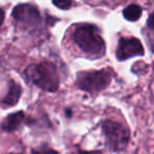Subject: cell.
<instances>
[{
  "mask_svg": "<svg viewBox=\"0 0 154 154\" xmlns=\"http://www.w3.org/2000/svg\"><path fill=\"white\" fill-rule=\"evenodd\" d=\"M153 69H154V64H153Z\"/></svg>",
  "mask_w": 154,
  "mask_h": 154,
  "instance_id": "obj_14",
  "label": "cell"
},
{
  "mask_svg": "<svg viewBox=\"0 0 154 154\" xmlns=\"http://www.w3.org/2000/svg\"><path fill=\"white\" fill-rule=\"evenodd\" d=\"M106 145L111 151H122L127 147L130 133L122 123L112 120H105L102 125Z\"/></svg>",
  "mask_w": 154,
  "mask_h": 154,
  "instance_id": "obj_3",
  "label": "cell"
},
{
  "mask_svg": "<svg viewBox=\"0 0 154 154\" xmlns=\"http://www.w3.org/2000/svg\"><path fill=\"white\" fill-rule=\"evenodd\" d=\"M111 81V73L107 70L81 72L77 75V84L89 93H97L106 89Z\"/></svg>",
  "mask_w": 154,
  "mask_h": 154,
  "instance_id": "obj_4",
  "label": "cell"
},
{
  "mask_svg": "<svg viewBox=\"0 0 154 154\" xmlns=\"http://www.w3.org/2000/svg\"><path fill=\"white\" fill-rule=\"evenodd\" d=\"M53 2L61 10H68L71 8V0H53Z\"/></svg>",
  "mask_w": 154,
  "mask_h": 154,
  "instance_id": "obj_10",
  "label": "cell"
},
{
  "mask_svg": "<svg viewBox=\"0 0 154 154\" xmlns=\"http://www.w3.org/2000/svg\"><path fill=\"white\" fill-rule=\"evenodd\" d=\"M72 40L88 55L101 57L105 54V42L99 30L92 25H80L73 30Z\"/></svg>",
  "mask_w": 154,
  "mask_h": 154,
  "instance_id": "obj_1",
  "label": "cell"
},
{
  "mask_svg": "<svg viewBox=\"0 0 154 154\" xmlns=\"http://www.w3.org/2000/svg\"><path fill=\"white\" fill-rule=\"evenodd\" d=\"M3 20H4V11L0 8V25L3 23Z\"/></svg>",
  "mask_w": 154,
  "mask_h": 154,
  "instance_id": "obj_12",
  "label": "cell"
},
{
  "mask_svg": "<svg viewBox=\"0 0 154 154\" xmlns=\"http://www.w3.org/2000/svg\"><path fill=\"white\" fill-rule=\"evenodd\" d=\"M105 1H107V2H112V1H114V0H105Z\"/></svg>",
  "mask_w": 154,
  "mask_h": 154,
  "instance_id": "obj_13",
  "label": "cell"
},
{
  "mask_svg": "<svg viewBox=\"0 0 154 154\" xmlns=\"http://www.w3.org/2000/svg\"><path fill=\"white\" fill-rule=\"evenodd\" d=\"M22 93L20 84L15 82L14 80H11L8 84V91L5 94V96L1 99V105H4L6 107H13L19 101Z\"/></svg>",
  "mask_w": 154,
  "mask_h": 154,
  "instance_id": "obj_7",
  "label": "cell"
},
{
  "mask_svg": "<svg viewBox=\"0 0 154 154\" xmlns=\"http://www.w3.org/2000/svg\"><path fill=\"white\" fill-rule=\"evenodd\" d=\"M123 15L125 19H127L128 21H136L142 16V8L136 5V4L128 5L123 11Z\"/></svg>",
  "mask_w": 154,
  "mask_h": 154,
  "instance_id": "obj_9",
  "label": "cell"
},
{
  "mask_svg": "<svg viewBox=\"0 0 154 154\" xmlns=\"http://www.w3.org/2000/svg\"><path fill=\"white\" fill-rule=\"evenodd\" d=\"M144 55V48L140 41L136 38H121L116 50L119 60H126L134 56Z\"/></svg>",
  "mask_w": 154,
  "mask_h": 154,
  "instance_id": "obj_6",
  "label": "cell"
},
{
  "mask_svg": "<svg viewBox=\"0 0 154 154\" xmlns=\"http://www.w3.org/2000/svg\"><path fill=\"white\" fill-rule=\"evenodd\" d=\"M12 15L15 20L26 27H36L41 22L40 13L32 4L24 3L15 6Z\"/></svg>",
  "mask_w": 154,
  "mask_h": 154,
  "instance_id": "obj_5",
  "label": "cell"
},
{
  "mask_svg": "<svg viewBox=\"0 0 154 154\" xmlns=\"http://www.w3.org/2000/svg\"><path fill=\"white\" fill-rule=\"evenodd\" d=\"M25 75L35 86L46 92H55L59 88V75L53 64L43 61L32 64L25 70Z\"/></svg>",
  "mask_w": 154,
  "mask_h": 154,
  "instance_id": "obj_2",
  "label": "cell"
},
{
  "mask_svg": "<svg viewBox=\"0 0 154 154\" xmlns=\"http://www.w3.org/2000/svg\"><path fill=\"white\" fill-rule=\"evenodd\" d=\"M147 25H148V27L150 28L151 30H153L154 31V12L150 15L148 21H147Z\"/></svg>",
  "mask_w": 154,
  "mask_h": 154,
  "instance_id": "obj_11",
  "label": "cell"
},
{
  "mask_svg": "<svg viewBox=\"0 0 154 154\" xmlns=\"http://www.w3.org/2000/svg\"><path fill=\"white\" fill-rule=\"evenodd\" d=\"M24 118L25 115L22 111L11 114L1 123V128L6 132H12L15 131V130H18V128H20V126L24 121Z\"/></svg>",
  "mask_w": 154,
  "mask_h": 154,
  "instance_id": "obj_8",
  "label": "cell"
}]
</instances>
